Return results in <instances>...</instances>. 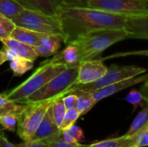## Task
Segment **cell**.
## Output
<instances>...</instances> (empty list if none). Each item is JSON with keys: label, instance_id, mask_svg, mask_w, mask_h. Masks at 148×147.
<instances>
[{"label": "cell", "instance_id": "ba28073f", "mask_svg": "<svg viewBox=\"0 0 148 147\" xmlns=\"http://www.w3.org/2000/svg\"><path fill=\"white\" fill-rule=\"evenodd\" d=\"M88 7L126 16L148 14V0H90Z\"/></svg>", "mask_w": 148, "mask_h": 147}, {"label": "cell", "instance_id": "7c38bea8", "mask_svg": "<svg viewBox=\"0 0 148 147\" xmlns=\"http://www.w3.org/2000/svg\"><path fill=\"white\" fill-rule=\"evenodd\" d=\"M62 43H63V36L62 34L44 33L34 49L38 56L49 57L57 54Z\"/></svg>", "mask_w": 148, "mask_h": 147}, {"label": "cell", "instance_id": "277c9868", "mask_svg": "<svg viewBox=\"0 0 148 147\" xmlns=\"http://www.w3.org/2000/svg\"><path fill=\"white\" fill-rule=\"evenodd\" d=\"M79 65L68 67L45 86L29 96L22 104L62 99L64 96V93L74 86L77 78Z\"/></svg>", "mask_w": 148, "mask_h": 147}, {"label": "cell", "instance_id": "cb8c5ba5", "mask_svg": "<svg viewBox=\"0 0 148 147\" xmlns=\"http://www.w3.org/2000/svg\"><path fill=\"white\" fill-rule=\"evenodd\" d=\"M62 138L69 143H81L84 139L85 136L82 129L80 126L74 125L62 133Z\"/></svg>", "mask_w": 148, "mask_h": 147}, {"label": "cell", "instance_id": "d6a6232c", "mask_svg": "<svg viewBox=\"0 0 148 147\" xmlns=\"http://www.w3.org/2000/svg\"><path fill=\"white\" fill-rule=\"evenodd\" d=\"M76 99H77V95L75 94H74V93L69 94H67V95H65V96H63L62 98L67 110L75 107Z\"/></svg>", "mask_w": 148, "mask_h": 147}, {"label": "cell", "instance_id": "1f68e13d", "mask_svg": "<svg viewBox=\"0 0 148 147\" xmlns=\"http://www.w3.org/2000/svg\"><path fill=\"white\" fill-rule=\"evenodd\" d=\"M60 7H88L90 0H57Z\"/></svg>", "mask_w": 148, "mask_h": 147}, {"label": "cell", "instance_id": "2e32d148", "mask_svg": "<svg viewBox=\"0 0 148 147\" xmlns=\"http://www.w3.org/2000/svg\"><path fill=\"white\" fill-rule=\"evenodd\" d=\"M24 8L46 13L56 15L60 5L57 0H16Z\"/></svg>", "mask_w": 148, "mask_h": 147}, {"label": "cell", "instance_id": "f35d334b", "mask_svg": "<svg viewBox=\"0 0 148 147\" xmlns=\"http://www.w3.org/2000/svg\"><path fill=\"white\" fill-rule=\"evenodd\" d=\"M7 61V58H6V55H5V53H4V50H0V66L2 64H3L5 62Z\"/></svg>", "mask_w": 148, "mask_h": 147}, {"label": "cell", "instance_id": "9a60e30c", "mask_svg": "<svg viewBox=\"0 0 148 147\" xmlns=\"http://www.w3.org/2000/svg\"><path fill=\"white\" fill-rule=\"evenodd\" d=\"M49 61L54 63L63 64L67 67L79 65L81 63L79 49L75 44H68L64 49L56 54L55 56Z\"/></svg>", "mask_w": 148, "mask_h": 147}, {"label": "cell", "instance_id": "4fadbf2b", "mask_svg": "<svg viewBox=\"0 0 148 147\" xmlns=\"http://www.w3.org/2000/svg\"><path fill=\"white\" fill-rule=\"evenodd\" d=\"M124 29L127 38L148 39V14L127 16Z\"/></svg>", "mask_w": 148, "mask_h": 147}, {"label": "cell", "instance_id": "f546056e", "mask_svg": "<svg viewBox=\"0 0 148 147\" xmlns=\"http://www.w3.org/2000/svg\"><path fill=\"white\" fill-rule=\"evenodd\" d=\"M133 135L135 138V147L148 146V126Z\"/></svg>", "mask_w": 148, "mask_h": 147}, {"label": "cell", "instance_id": "ffe728a7", "mask_svg": "<svg viewBox=\"0 0 148 147\" xmlns=\"http://www.w3.org/2000/svg\"><path fill=\"white\" fill-rule=\"evenodd\" d=\"M26 107V104L18 103L9 100L5 93L0 94V115H3L9 113H16L20 115V113Z\"/></svg>", "mask_w": 148, "mask_h": 147}, {"label": "cell", "instance_id": "603a6c76", "mask_svg": "<svg viewBox=\"0 0 148 147\" xmlns=\"http://www.w3.org/2000/svg\"><path fill=\"white\" fill-rule=\"evenodd\" d=\"M33 67H34V61L23 58L20 56L13 61H10V68L15 76H21L24 75L25 73L32 69Z\"/></svg>", "mask_w": 148, "mask_h": 147}, {"label": "cell", "instance_id": "4316f807", "mask_svg": "<svg viewBox=\"0 0 148 147\" xmlns=\"http://www.w3.org/2000/svg\"><path fill=\"white\" fill-rule=\"evenodd\" d=\"M80 116H81V114L76 110L75 107L67 110L66 113H65V116L63 118V120L62 122V125L60 126L61 132H63V131L70 128L72 126H74L75 122L79 119Z\"/></svg>", "mask_w": 148, "mask_h": 147}, {"label": "cell", "instance_id": "30bf717a", "mask_svg": "<svg viewBox=\"0 0 148 147\" xmlns=\"http://www.w3.org/2000/svg\"><path fill=\"white\" fill-rule=\"evenodd\" d=\"M62 132H61L54 120L50 106L30 141L41 142L48 145L49 143L60 139L62 137Z\"/></svg>", "mask_w": 148, "mask_h": 147}, {"label": "cell", "instance_id": "8992f818", "mask_svg": "<svg viewBox=\"0 0 148 147\" xmlns=\"http://www.w3.org/2000/svg\"><path fill=\"white\" fill-rule=\"evenodd\" d=\"M146 68L136 67V66H118V65H111L109 68H108L107 72L105 75L101 77L99 80L81 85L75 88H72L69 90H67L64 94V96L72 94V93H79V92H87L91 93L93 91H95L97 89L102 88L106 86H108L110 84L129 79L140 75H142L146 73Z\"/></svg>", "mask_w": 148, "mask_h": 147}, {"label": "cell", "instance_id": "e575fe53", "mask_svg": "<svg viewBox=\"0 0 148 147\" xmlns=\"http://www.w3.org/2000/svg\"><path fill=\"white\" fill-rule=\"evenodd\" d=\"M16 147H50L47 144H43L41 142L35 141H23V143H20L16 145Z\"/></svg>", "mask_w": 148, "mask_h": 147}, {"label": "cell", "instance_id": "83f0119b", "mask_svg": "<svg viewBox=\"0 0 148 147\" xmlns=\"http://www.w3.org/2000/svg\"><path fill=\"white\" fill-rule=\"evenodd\" d=\"M125 100L133 105L134 107V111L137 109L138 107H144L146 104V101L144 100V97L141 94L140 91H138L136 89L131 90L126 96Z\"/></svg>", "mask_w": 148, "mask_h": 147}, {"label": "cell", "instance_id": "d590c367", "mask_svg": "<svg viewBox=\"0 0 148 147\" xmlns=\"http://www.w3.org/2000/svg\"><path fill=\"white\" fill-rule=\"evenodd\" d=\"M3 50H4V53H5V55H6V58H7V61H13L16 58H18V55L12 49H10L8 48H5L3 47Z\"/></svg>", "mask_w": 148, "mask_h": 147}, {"label": "cell", "instance_id": "484cf974", "mask_svg": "<svg viewBox=\"0 0 148 147\" xmlns=\"http://www.w3.org/2000/svg\"><path fill=\"white\" fill-rule=\"evenodd\" d=\"M51 108H52V114H53L54 120H55L56 126L60 129V126L62 125V122L63 120V118H64L66 111H67L62 100V99L55 100L51 105Z\"/></svg>", "mask_w": 148, "mask_h": 147}, {"label": "cell", "instance_id": "9c48e42d", "mask_svg": "<svg viewBox=\"0 0 148 147\" xmlns=\"http://www.w3.org/2000/svg\"><path fill=\"white\" fill-rule=\"evenodd\" d=\"M107 70H108V67L104 65L103 61H101V59L100 60L92 59V60L82 62L79 65L77 78L72 88L94 82L99 80L101 77H102L107 72Z\"/></svg>", "mask_w": 148, "mask_h": 147}, {"label": "cell", "instance_id": "44dd1931", "mask_svg": "<svg viewBox=\"0 0 148 147\" xmlns=\"http://www.w3.org/2000/svg\"><path fill=\"white\" fill-rule=\"evenodd\" d=\"M147 126H148V102H146L142 110L135 117L130 128L128 129L126 134L127 135L135 134Z\"/></svg>", "mask_w": 148, "mask_h": 147}, {"label": "cell", "instance_id": "7a4b0ae2", "mask_svg": "<svg viewBox=\"0 0 148 147\" xmlns=\"http://www.w3.org/2000/svg\"><path fill=\"white\" fill-rule=\"evenodd\" d=\"M127 38L124 29H101L86 34L70 44H75L78 48L82 62L95 59L113 44Z\"/></svg>", "mask_w": 148, "mask_h": 147}, {"label": "cell", "instance_id": "7402d4cb", "mask_svg": "<svg viewBox=\"0 0 148 147\" xmlns=\"http://www.w3.org/2000/svg\"><path fill=\"white\" fill-rule=\"evenodd\" d=\"M23 9L16 0H0V14L10 19L16 16Z\"/></svg>", "mask_w": 148, "mask_h": 147}, {"label": "cell", "instance_id": "4dcf8cb0", "mask_svg": "<svg viewBox=\"0 0 148 147\" xmlns=\"http://www.w3.org/2000/svg\"><path fill=\"white\" fill-rule=\"evenodd\" d=\"M130 55H144L148 56V49L146 50H136V51H128V52H118L115 54H113L109 56L103 57L101 60L105 61L108 59H112V58H117V57H125V56H130Z\"/></svg>", "mask_w": 148, "mask_h": 147}, {"label": "cell", "instance_id": "d6986e66", "mask_svg": "<svg viewBox=\"0 0 148 147\" xmlns=\"http://www.w3.org/2000/svg\"><path fill=\"white\" fill-rule=\"evenodd\" d=\"M77 95L76 103H75V108L80 113L81 116L86 114L88 112H89L96 104L94 99L92 98L90 93L87 92H79V93H74Z\"/></svg>", "mask_w": 148, "mask_h": 147}, {"label": "cell", "instance_id": "e0dca14e", "mask_svg": "<svg viewBox=\"0 0 148 147\" xmlns=\"http://www.w3.org/2000/svg\"><path fill=\"white\" fill-rule=\"evenodd\" d=\"M43 34L44 33H40V32L33 31L29 29L16 26L10 36L23 43L35 47Z\"/></svg>", "mask_w": 148, "mask_h": 147}, {"label": "cell", "instance_id": "60d3db41", "mask_svg": "<svg viewBox=\"0 0 148 147\" xmlns=\"http://www.w3.org/2000/svg\"><path fill=\"white\" fill-rule=\"evenodd\" d=\"M0 117H1V115H0Z\"/></svg>", "mask_w": 148, "mask_h": 147}, {"label": "cell", "instance_id": "8d00e7d4", "mask_svg": "<svg viewBox=\"0 0 148 147\" xmlns=\"http://www.w3.org/2000/svg\"><path fill=\"white\" fill-rule=\"evenodd\" d=\"M0 147H16V145H13L7 138L4 137L3 134L0 132Z\"/></svg>", "mask_w": 148, "mask_h": 147}, {"label": "cell", "instance_id": "8fae6325", "mask_svg": "<svg viewBox=\"0 0 148 147\" xmlns=\"http://www.w3.org/2000/svg\"><path fill=\"white\" fill-rule=\"evenodd\" d=\"M148 79V72L147 73H144L142 75L129 78V79H126L113 84H110L108 86H106L102 88L97 89L95 91H93L90 93L92 98L94 99V101H95V103L101 101V100L108 98L123 89H126L127 88L133 87L134 85L145 82Z\"/></svg>", "mask_w": 148, "mask_h": 147}, {"label": "cell", "instance_id": "3957f363", "mask_svg": "<svg viewBox=\"0 0 148 147\" xmlns=\"http://www.w3.org/2000/svg\"><path fill=\"white\" fill-rule=\"evenodd\" d=\"M67 68L63 64L54 63L49 60L45 61L28 79L10 92L5 93V95L10 101L23 103L29 96L42 88Z\"/></svg>", "mask_w": 148, "mask_h": 147}, {"label": "cell", "instance_id": "5b68a950", "mask_svg": "<svg viewBox=\"0 0 148 147\" xmlns=\"http://www.w3.org/2000/svg\"><path fill=\"white\" fill-rule=\"evenodd\" d=\"M11 20L16 26L33 31L62 35L61 22L57 15H48L41 11L24 8Z\"/></svg>", "mask_w": 148, "mask_h": 147}, {"label": "cell", "instance_id": "836d02e7", "mask_svg": "<svg viewBox=\"0 0 148 147\" xmlns=\"http://www.w3.org/2000/svg\"><path fill=\"white\" fill-rule=\"evenodd\" d=\"M50 147H80L82 146V144L80 143H69L66 142L65 140L62 139V138L61 137L60 139L50 142L48 144Z\"/></svg>", "mask_w": 148, "mask_h": 147}, {"label": "cell", "instance_id": "ab89813d", "mask_svg": "<svg viewBox=\"0 0 148 147\" xmlns=\"http://www.w3.org/2000/svg\"><path fill=\"white\" fill-rule=\"evenodd\" d=\"M80 147H89V146H85V145H82Z\"/></svg>", "mask_w": 148, "mask_h": 147}, {"label": "cell", "instance_id": "74e56055", "mask_svg": "<svg viewBox=\"0 0 148 147\" xmlns=\"http://www.w3.org/2000/svg\"><path fill=\"white\" fill-rule=\"evenodd\" d=\"M140 92H141L146 102H148V79L144 82V85L141 87Z\"/></svg>", "mask_w": 148, "mask_h": 147}, {"label": "cell", "instance_id": "52a82bcc", "mask_svg": "<svg viewBox=\"0 0 148 147\" xmlns=\"http://www.w3.org/2000/svg\"><path fill=\"white\" fill-rule=\"evenodd\" d=\"M55 100L25 103L26 107L18 116L17 134L23 141H30Z\"/></svg>", "mask_w": 148, "mask_h": 147}, {"label": "cell", "instance_id": "5bb4252c", "mask_svg": "<svg viewBox=\"0 0 148 147\" xmlns=\"http://www.w3.org/2000/svg\"><path fill=\"white\" fill-rule=\"evenodd\" d=\"M0 42L3 43V47L14 50L20 57L26 58L31 61H36L38 57L34 47L23 43L10 36L1 38Z\"/></svg>", "mask_w": 148, "mask_h": 147}, {"label": "cell", "instance_id": "d4e9b609", "mask_svg": "<svg viewBox=\"0 0 148 147\" xmlns=\"http://www.w3.org/2000/svg\"><path fill=\"white\" fill-rule=\"evenodd\" d=\"M18 113H9L0 117V125L2 128L5 131L14 133L16 132L17 122H18Z\"/></svg>", "mask_w": 148, "mask_h": 147}, {"label": "cell", "instance_id": "f1b7e54d", "mask_svg": "<svg viewBox=\"0 0 148 147\" xmlns=\"http://www.w3.org/2000/svg\"><path fill=\"white\" fill-rule=\"evenodd\" d=\"M16 25L11 19L0 14V39L10 36Z\"/></svg>", "mask_w": 148, "mask_h": 147}, {"label": "cell", "instance_id": "6da1fadb", "mask_svg": "<svg viewBox=\"0 0 148 147\" xmlns=\"http://www.w3.org/2000/svg\"><path fill=\"white\" fill-rule=\"evenodd\" d=\"M56 15L61 22L65 45L93 31L124 29L127 18L90 7H60Z\"/></svg>", "mask_w": 148, "mask_h": 147}, {"label": "cell", "instance_id": "ac0fdd59", "mask_svg": "<svg viewBox=\"0 0 148 147\" xmlns=\"http://www.w3.org/2000/svg\"><path fill=\"white\" fill-rule=\"evenodd\" d=\"M89 147H135V138L134 135H123L118 138L108 139L95 142Z\"/></svg>", "mask_w": 148, "mask_h": 147}]
</instances>
